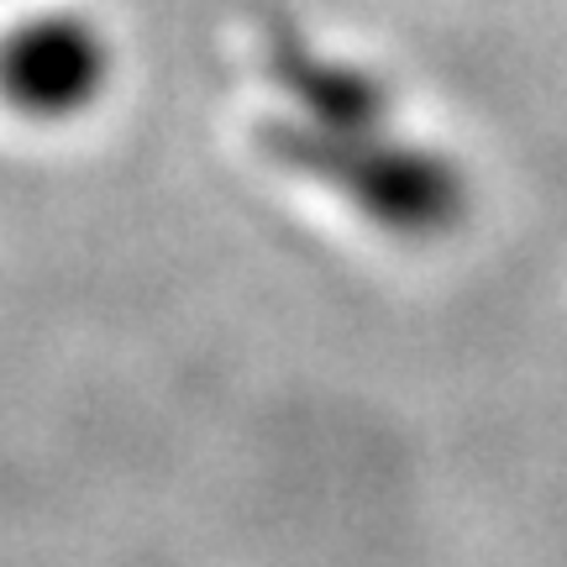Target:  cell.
Masks as SVG:
<instances>
[{
    "label": "cell",
    "instance_id": "obj_1",
    "mask_svg": "<svg viewBox=\"0 0 567 567\" xmlns=\"http://www.w3.org/2000/svg\"><path fill=\"white\" fill-rule=\"evenodd\" d=\"M268 153H279L295 174H310L331 195H342L368 221L389 226L394 237H442L463 216V179L442 153L415 142H394L379 122L305 126L274 122Z\"/></svg>",
    "mask_w": 567,
    "mask_h": 567
},
{
    "label": "cell",
    "instance_id": "obj_2",
    "mask_svg": "<svg viewBox=\"0 0 567 567\" xmlns=\"http://www.w3.org/2000/svg\"><path fill=\"white\" fill-rule=\"evenodd\" d=\"M105 74V38L80 17H38L0 42V95L32 122H74L101 101Z\"/></svg>",
    "mask_w": 567,
    "mask_h": 567
}]
</instances>
